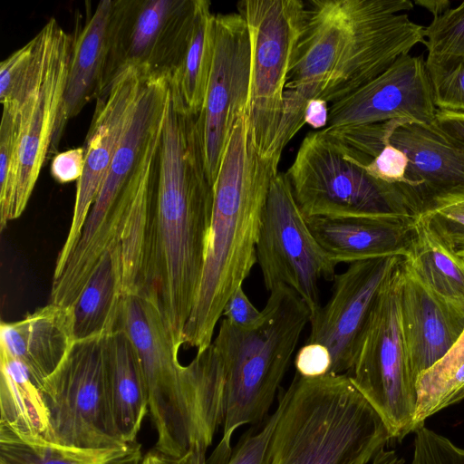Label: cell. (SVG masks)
Listing matches in <instances>:
<instances>
[{"mask_svg": "<svg viewBox=\"0 0 464 464\" xmlns=\"http://www.w3.org/2000/svg\"><path fill=\"white\" fill-rule=\"evenodd\" d=\"M410 0H310L269 155L281 158L304 123L312 99L334 103L425 42V27L406 12Z\"/></svg>", "mask_w": 464, "mask_h": 464, "instance_id": "1", "label": "cell"}, {"mask_svg": "<svg viewBox=\"0 0 464 464\" xmlns=\"http://www.w3.org/2000/svg\"><path fill=\"white\" fill-rule=\"evenodd\" d=\"M198 117L169 85L141 289L157 299L179 346L202 276L213 207Z\"/></svg>", "mask_w": 464, "mask_h": 464, "instance_id": "2", "label": "cell"}, {"mask_svg": "<svg viewBox=\"0 0 464 464\" xmlns=\"http://www.w3.org/2000/svg\"><path fill=\"white\" fill-rule=\"evenodd\" d=\"M278 160L262 156L246 111L236 122L213 184V207L198 290L183 344L208 347L224 306L256 263V245Z\"/></svg>", "mask_w": 464, "mask_h": 464, "instance_id": "3", "label": "cell"}, {"mask_svg": "<svg viewBox=\"0 0 464 464\" xmlns=\"http://www.w3.org/2000/svg\"><path fill=\"white\" fill-rule=\"evenodd\" d=\"M114 330L127 335L140 362L157 434L154 449L175 458L198 447L208 450L225 408V372L215 346L180 364V346L157 299L146 292L124 294Z\"/></svg>", "mask_w": 464, "mask_h": 464, "instance_id": "4", "label": "cell"}, {"mask_svg": "<svg viewBox=\"0 0 464 464\" xmlns=\"http://www.w3.org/2000/svg\"><path fill=\"white\" fill-rule=\"evenodd\" d=\"M277 408L266 464H371L392 440L347 374L295 373Z\"/></svg>", "mask_w": 464, "mask_h": 464, "instance_id": "5", "label": "cell"}, {"mask_svg": "<svg viewBox=\"0 0 464 464\" xmlns=\"http://www.w3.org/2000/svg\"><path fill=\"white\" fill-rule=\"evenodd\" d=\"M269 293L256 325L243 329L223 318L212 341L224 366L225 408L222 436L206 464H226L235 431L266 420L310 323V309L291 288L280 285Z\"/></svg>", "mask_w": 464, "mask_h": 464, "instance_id": "6", "label": "cell"}, {"mask_svg": "<svg viewBox=\"0 0 464 464\" xmlns=\"http://www.w3.org/2000/svg\"><path fill=\"white\" fill-rule=\"evenodd\" d=\"M285 174L306 218L417 217L401 187L372 176L322 130L305 135Z\"/></svg>", "mask_w": 464, "mask_h": 464, "instance_id": "7", "label": "cell"}, {"mask_svg": "<svg viewBox=\"0 0 464 464\" xmlns=\"http://www.w3.org/2000/svg\"><path fill=\"white\" fill-rule=\"evenodd\" d=\"M75 340L42 383L48 411L45 440L81 449H107L125 443L114 420L109 385V337Z\"/></svg>", "mask_w": 464, "mask_h": 464, "instance_id": "8", "label": "cell"}, {"mask_svg": "<svg viewBox=\"0 0 464 464\" xmlns=\"http://www.w3.org/2000/svg\"><path fill=\"white\" fill-rule=\"evenodd\" d=\"M169 92V79H143L107 177L65 264L66 271L72 277L88 279L104 252L120 242L132 204L130 194L123 188L141 159L152 132L165 119Z\"/></svg>", "mask_w": 464, "mask_h": 464, "instance_id": "9", "label": "cell"}, {"mask_svg": "<svg viewBox=\"0 0 464 464\" xmlns=\"http://www.w3.org/2000/svg\"><path fill=\"white\" fill-rule=\"evenodd\" d=\"M401 259L377 300L353 366L347 373L382 418L391 440L399 442L414 432L417 402L401 328Z\"/></svg>", "mask_w": 464, "mask_h": 464, "instance_id": "10", "label": "cell"}, {"mask_svg": "<svg viewBox=\"0 0 464 464\" xmlns=\"http://www.w3.org/2000/svg\"><path fill=\"white\" fill-rule=\"evenodd\" d=\"M251 46L249 98L246 112L262 156L268 155L284 111V93L305 24L302 0H242Z\"/></svg>", "mask_w": 464, "mask_h": 464, "instance_id": "11", "label": "cell"}, {"mask_svg": "<svg viewBox=\"0 0 464 464\" xmlns=\"http://www.w3.org/2000/svg\"><path fill=\"white\" fill-rule=\"evenodd\" d=\"M197 4L198 0H113L99 96L129 69L144 78L170 80L185 53Z\"/></svg>", "mask_w": 464, "mask_h": 464, "instance_id": "12", "label": "cell"}, {"mask_svg": "<svg viewBox=\"0 0 464 464\" xmlns=\"http://www.w3.org/2000/svg\"><path fill=\"white\" fill-rule=\"evenodd\" d=\"M35 69L18 111L16 169L8 221L24 211L55 130L63 100L73 36L51 18L34 36Z\"/></svg>", "mask_w": 464, "mask_h": 464, "instance_id": "13", "label": "cell"}, {"mask_svg": "<svg viewBox=\"0 0 464 464\" xmlns=\"http://www.w3.org/2000/svg\"><path fill=\"white\" fill-rule=\"evenodd\" d=\"M264 285L269 292L285 285L296 293L311 315L321 306L319 282L334 280L337 263L310 230L285 173L272 181L256 245Z\"/></svg>", "mask_w": 464, "mask_h": 464, "instance_id": "14", "label": "cell"}, {"mask_svg": "<svg viewBox=\"0 0 464 464\" xmlns=\"http://www.w3.org/2000/svg\"><path fill=\"white\" fill-rule=\"evenodd\" d=\"M251 46L238 13L215 14L213 63L198 114L206 171L213 185L232 130L247 110Z\"/></svg>", "mask_w": 464, "mask_h": 464, "instance_id": "15", "label": "cell"}, {"mask_svg": "<svg viewBox=\"0 0 464 464\" xmlns=\"http://www.w3.org/2000/svg\"><path fill=\"white\" fill-rule=\"evenodd\" d=\"M401 258L354 262L335 275L329 300L311 315L306 341L329 350L330 374H347L352 370L373 308Z\"/></svg>", "mask_w": 464, "mask_h": 464, "instance_id": "16", "label": "cell"}, {"mask_svg": "<svg viewBox=\"0 0 464 464\" xmlns=\"http://www.w3.org/2000/svg\"><path fill=\"white\" fill-rule=\"evenodd\" d=\"M358 127L406 155V179L419 216L433 203L464 197V143L434 123L396 119Z\"/></svg>", "mask_w": 464, "mask_h": 464, "instance_id": "17", "label": "cell"}, {"mask_svg": "<svg viewBox=\"0 0 464 464\" xmlns=\"http://www.w3.org/2000/svg\"><path fill=\"white\" fill-rule=\"evenodd\" d=\"M437 111L425 59L408 53L355 92L329 104L328 124L324 129L396 119L432 124Z\"/></svg>", "mask_w": 464, "mask_h": 464, "instance_id": "18", "label": "cell"}, {"mask_svg": "<svg viewBox=\"0 0 464 464\" xmlns=\"http://www.w3.org/2000/svg\"><path fill=\"white\" fill-rule=\"evenodd\" d=\"M144 77L135 69L124 72L109 91L96 98L84 141V168L77 180L75 202L67 237L53 270L57 277L75 247L88 213L107 177L122 133L134 110Z\"/></svg>", "mask_w": 464, "mask_h": 464, "instance_id": "19", "label": "cell"}, {"mask_svg": "<svg viewBox=\"0 0 464 464\" xmlns=\"http://www.w3.org/2000/svg\"><path fill=\"white\" fill-rule=\"evenodd\" d=\"M399 305L401 334L411 377L439 362L464 330V315L440 299L416 273L400 262Z\"/></svg>", "mask_w": 464, "mask_h": 464, "instance_id": "20", "label": "cell"}, {"mask_svg": "<svg viewBox=\"0 0 464 464\" xmlns=\"http://www.w3.org/2000/svg\"><path fill=\"white\" fill-rule=\"evenodd\" d=\"M418 218L412 216L313 217L306 221L323 249L339 263L408 257Z\"/></svg>", "mask_w": 464, "mask_h": 464, "instance_id": "21", "label": "cell"}, {"mask_svg": "<svg viewBox=\"0 0 464 464\" xmlns=\"http://www.w3.org/2000/svg\"><path fill=\"white\" fill-rule=\"evenodd\" d=\"M74 341L72 309L53 303L0 325V353L23 362L39 389Z\"/></svg>", "mask_w": 464, "mask_h": 464, "instance_id": "22", "label": "cell"}, {"mask_svg": "<svg viewBox=\"0 0 464 464\" xmlns=\"http://www.w3.org/2000/svg\"><path fill=\"white\" fill-rule=\"evenodd\" d=\"M112 5L113 0L100 1L73 36L68 77L51 152L56 150L66 122L101 93Z\"/></svg>", "mask_w": 464, "mask_h": 464, "instance_id": "23", "label": "cell"}, {"mask_svg": "<svg viewBox=\"0 0 464 464\" xmlns=\"http://www.w3.org/2000/svg\"><path fill=\"white\" fill-rule=\"evenodd\" d=\"M124 295L120 242L101 256L72 309L74 340L114 331Z\"/></svg>", "mask_w": 464, "mask_h": 464, "instance_id": "24", "label": "cell"}, {"mask_svg": "<svg viewBox=\"0 0 464 464\" xmlns=\"http://www.w3.org/2000/svg\"><path fill=\"white\" fill-rule=\"evenodd\" d=\"M109 385L119 434L125 443L134 442L149 411V399L137 355L121 330L109 337Z\"/></svg>", "mask_w": 464, "mask_h": 464, "instance_id": "25", "label": "cell"}, {"mask_svg": "<svg viewBox=\"0 0 464 464\" xmlns=\"http://www.w3.org/2000/svg\"><path fill=\"white\" fill-rule=\"evenodd\" d=\"M136 441L107 449H81L29 437L0 424V464H140Z\"/></svg>", "mask_w": 464, "mask_h": 464, "instance_id": "26", "label": "cell"}, {"mask_svg": "<svg viewBox=\"0 0 464 464\" xmlns=\"http://www.w3.org/2000/svg\"><path fill=\"white\" fill-rule=\"evenodd\" d=\"M406 258L440 299L464 315V257L455 254L419 217L411 252Z\"/></svg>", "mask_w": 464, "mask_h": 464, "instance_id": "27", "label": "cell"}, {"mask_svg": "<svg viewBox=\"0 0 464 464\" xmlns=\"http://www.w3.org/2000/svg\"><path fill=\"white\" fill-rule=\"evenodd\" d=\"M0 424L29 437L45 440L48 411L41 392L27 367L0 353Z\"/></svg>", "mask_w": 464, "mask_h": 464, "instance_id": "28", "label": "cell"}, {"mask_svg": "<svg viewBox=\"0 0 464 464\" xmlns=\"http://www.w3.org/2000/svg\"><path fill=\"white\" fill-rule=\"evenodd\" d=\"M215 14L210 2L198 0L190 35L181 63L169 80L188 110L198 115L202 110L213 63Z\"/></svg>", "mask_w": 464, "mask_h": 464, "instance_id": "29", "label": "cell"}, {"mask_svg": "<svg viewBox=\"0 0 464 464\" xmlns=\"http://www.w3.org/2000/svg\"><path fill=\"white\" fill-rule=\"evenodd\" d=\"M414 431L439 411L464 400V330L454 345L416 380Z\"/></svg>", "mask_w": 464, "mask_h": 464, "instance_id": "30", "label": "cell"}, {"mask_svg": "<svg viewBox=\"0 0 464 464\" xmlns=\"http://www.w3.org/2000/svg\"><path fill=\"white\" fill-rule=\"evenodd\" d=\"M428 72L464 60V1L425 27Z\"/></svg>", "mask_w": 464, "mask_h": 464, "instance_id": "31", "label": "cell"}, {"mask_svg": "<svg viewBox=\"0 0 464 464\" xmlns=\"http://www.w3.org/2000/svg\"><path fill=\"white\" fill-rule=\"evenodd\" d=\"M35 45L34 37L0 63V101L3 110L18 113L32 85Z\"/></svg>", "mask_w": 464, "mask_h": 464, "instance_id": "32", "label": "cell"}, {"mask_svg": "<svg viewBox=\"0 0 464 464\" xmlns=\"http://www.w3.org/2000/svg\"><path fill=\"white\" fill-rule=\"evenodd\" d=\"M18 113L3 110L0 124V227L7 225L11 208L18 140Z\"/></svg>", "mask_w": 464, "mask_h": 464, "instance_id": "33", "label": "cell"}, {"mask_svg": "<svg viewBox=\"0 0 464 464\" xmlns=\"http://www.w3.org/2000/svg\"><path fill=\"white\" fill-rule=\"evenodd\" d=\"M419 218L455 254L464 257V197L433 203Z\"/></svg>", "mask_w": 464, "mask_h": 464, "instance_id": "34", "label": "cell"}, {"mask_svg": "<svg viewBox=\"0 0 464 464\" xmlns=\"http://www.w3.org/2000/svg\"><path fill=\"white\" fill-rule=\"evenodd\" d=\"M411 464H464V448L422 426L414 431Z\"/></svg>", "mask_w": 464, "mask_h": 464, "instance_id": "35", "label": "cell"}, {"mask_svg": "<svg viewBox=\"0 0 464 464\" xmlns=\"http://www.w3.org/2000/svg\"><path fill=\"white\" fill-rule=\"evenodd\" d=\"M429 74L437 109L464 112V60Z\"/></svg>", "mask_w": 464, "mask_h": 464, "instance_id": "36", "label": "cell"}, {"mask_svg": "<svg viewBox=\"0 0 464 464\" xmlns=\"http://www.w3.org/2000/svg\"><path fill=\"white\" fill-rule=\"evenodd\" d=\"M279 410L276 406L257 430L248 429L240 437L226 464H266L271 437Z\"/></svg>", "mask_w": 464, "mask_h": 464, "instance_id": "37", "label": "cell"}, {"mask_svg": "<svg viewBox=\"0 0 464 464\" xmlns=\"http://www.w3.org/2000/svg\"><path fill=\"white\" fill-rule=\"evenodd\" d=\"M295 366L300 376L317 378L330 374L332 357L324 345L305 342L295 357Z\"/></svg>", "mask_w": 464, "mask_h": 464, "instance_id": "38", "label": "cell"}, {"mask_svg": "<svg viewBox=\"0 0 464 464\" xmlns=\"http://www.w3.org/2000/svg\"><path fill=\"white\" fill-rule=\"evenodd\" d=\"M222 316L235 326L248 329L258 324L262 316V310L259 311L252 304L241 285L227 301Z\"/></svg>", "mask_w": 464, "mask_h": 464, "instance_id": "39", "label": "cell"}, {"mask_svg": "<svg viewBox=\"0 0 464 464\" xmlns=\"http://www.w3.org/2000/svg\"><path fill=\"white\" fill-rule=\"evenodd\" d=\"M84 168L83 147L71 149L57 153L51 162V175L59 183L78 180Z\"/></svg>", "mask_w": 464, "mask_h": 464, "instance_id": "40", "label": "cell"}, {"mask_svg": "<svg viewBox=\"0 0 464 464\" xmlns=\"http://www.w3.org/2000/svg\"><path fill=\"white\" fill-rule=\"evenodd\" d=\"M433 123L449 137L464 143V112L438 110Z\"/></svg>", "mask_w": 464, "mask_h": 464, "instance_id": "41", "label": "cell"}, {"mask_svg": "<svg viewBox=\"0 0 464 464\" xmlns=\"http://www.w3.org/2000/svg\"><path fill=\"white\" fill-rule=\"evenodd\" d=\"M329 103L321 99L310 100L304 111V123L316 130L326 128L329 117Z\"/></svg>", "mask_w": 464, "mask_h": 464, "instance_id": "42", "label": "cell"}, {"mask_svg": "<svg viewBox=\"0 0 464 464\" xmlns=\"http://www.w3.org/2000/svg\"><path fill=\"white\" fill-rule=\"evenodd\" d=\"M192 450L181 457L165 455L153 449L148 451L141 459L140 464H190Z\"/></svg>", "mask_w": 464, "mask_h": 464, "instance_id": "43", "label": "cell"}, {"mask_svg": "<svg viewBox=\"0 0 464 464\" xmlns=\"http://www.w3.org/2000/svg\"><path fill=\"white\" fill-rule=\"evenodd\" d=\"M413 4L428 10L433 18L443 14L451 8V1L449 0H415Z\"/></svg>", "mask_w": 464, "mask_h": 464, "instance_id": "44", "label": "cell"}, {"mask_svg": "<svg viewBox=\"0 0 464 464\" xmlns=\"http://www.w3.org/2000/svg\"><path fill=\"white\" fill-rule=\"evenodd\" d=\"M371 464H404V459L394 450H381Z\"/></svg>", "mask_w": 464, "mask_h": 464, "instance_id": "45", "label": "cell"}]
</instances>
